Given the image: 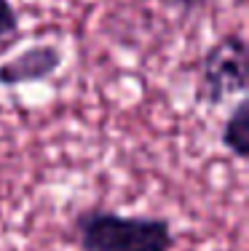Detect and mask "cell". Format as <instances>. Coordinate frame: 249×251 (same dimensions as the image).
Returning a JSON list of instances; mask_svg holds the SVG:
<instances>
[{"instance_id":"obj_6","label":"cell","mask_w":249,"mask_h":251,"mask_svg":"<svg viewBox=\"0 0 249 251\" xmlns=\"http://www.w3.org/2000/svg\"><path fill=\"white\" fill-rule=\"evenodd\" d=\"M166 8H174V11H182V14H201V11H209L215 8L220 0H158Z\"/></svg>"},{"instance_id":"obj_5","label":"cell","mask_w":249,"mask_h":251,"mask_svg":"<svg viewBox=\"0 0 249 251\" xmlns=\"http://www.w3.org/2000/svg\"><path fill=\"white\" fill-rule=\"evenodd\" d=\"M19 32V14L11 0H0V40Z\"/></svg>"},{"instance_id":"obj_4","label":"cell","mask_w":249,"mask_h":251,"mask_svg":"<svg viewBox=\"0 0 249 251\" xmlns=\"http://www.w3.org/2000/svg\"><path fill=\"white\" fill-rule=\"evenodd\" d=\"M220 145L236 160L249 158V101L241 97L220 128Z\"/></svg>"},{"instance_id":"obj_3","label":"cell","mask_w":249,"mask_h":251,"mask_svg":"<svg viewBox=\"0 0 249 251\" xmlns=\"http://www.w3.org/2000/svg\"><path fill=\"white\" fill-rule=\"evenodd\" d=\"M59 67H62V51L54 43L29 46V49L19 51L16 56L0 64V86L14 88V86L49 80Z\"/></svg>"},{"instance_id":"obj_2","label":"cell","mask_w":249,"mask_h":251,"mask_svg":"<svg viewBox=\"0 0 249 251\" xmlns=\"http://www.w3.org/2000/svg\"><path fill=\"white\" fill-rule=\"evenodd\" d=\"M249 86V56L241 32H230L209 46L198 62L195 101L220 107L230 97H244Z\"/></svg>"},{"instance_id":"obj_1","label":"cell","mask_w":249,"mask_h":251,"mask_svg":"<svg viewBox=\"0 0 249 251\" xmlns=\"http://www.w3.org/2000/svg\"><path fill=\"white\" fill-rule=\"evenodd\" d=\"M83 251H171L174 230L164 217H129L112 208L88 206L73 219Z\"/></svg>"}]
</instances>
